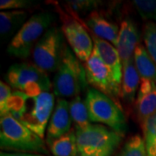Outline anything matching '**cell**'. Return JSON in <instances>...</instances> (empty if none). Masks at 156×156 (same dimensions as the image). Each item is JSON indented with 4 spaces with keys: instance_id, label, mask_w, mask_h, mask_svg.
Segmentation results:
<instances>
[{
    "instance_id": "cell-10",
    "label": "cell",
    "mask_w": 156,
    "mask_h": 156,
    "mask_svg": "<svg viewBox=\"0 0 156 156\" xmlns=\"http://www.w3.org/2000/svg\"><path fill=\"white\" fill-rule=\"evenodd\" d=\"M62 31L76 56L81 62L88 61L94 51V44L83 25L76 19H65Z\"/></svg>"
},
{
    "instance_id": "cell-5",
    "label": "cell",
    "mask_w": 156,
    "mask_h": 156,
    "mask_svg": "<svg viewBox=\"0 0 156 156\" xmlns=\"http://www.w3.org/2000/svg\"><path fill=\"white\" fill-rule=\"evenodd\" d=\"M54 19V15L49 11H42L31 16L11 40L7 48L8 54L22 59L29 57Z\"/></svg>"
},
{
    "instance_id": "cell-29",
    "label": "cell",
    "mask_w": 156,
    "mask_h": 156,
    "mask_svg": "<svg viewBox=\"0 0 156 156\" xmlns=\"http://www.w3.org/2000/svg\"><path fill=\"white\" fill-rule=\"evenodd\" d=\"M0 156H43L38 154H28V153H7L1 152Z\"/></svg>"
},
{
    "instance_id": "cell-18",
    "label": "cell",
    "mask_w": 156,
    "mask_h": 156,
    "mask_svg": "<svg viewBox=\"0 0 156 156\" xmlns=\"http://www.w3.org/2000/svg\"><path fill=\"white\" fill-rule=\"evenodd\" d=\"M134 62L140 79L150 80L156 83V63L144 45L140 44L136 47L134 53Z\"/></svg>"
},
{
    "instance_id": "cell-9",
    "label": "cell",
    "mask_w": 156,
    "mask_h": 156,
    "mask_svg": "<svg viewBox=\"0 0 156 156\" xmlns=\"http://www.w3.org/2000/svg\"><path fill=\"white\" fill-rule=\"evenodd\" d=\"M84 69L88 83L120 104L118 97L121 96V86L116 83L111 71L95 50L89 60L84 62Z\"/></svg>"
},
{
    "instance_id": "cell-12",
    "label": "cell",
    "mask_w": 156,
    "mask_h": 156,
    "mask_svg": "<svg viewBox=\"0 0 156 156\" xmlns=\"http://www.w3.org/2000/svg\"><path fill=\"white\" fill-rule=\"evenodd\" d=\"M140 33L131 18H125L121 23L116 48L122 65L134 57V50L140 44Z\"/></svg>"
},
{
    "instance_id": "cell-16",
    "label": "cell",
    "mask_w": 156,
    "mask_h": 156,
    "mask_svg": "<svg viewBox=\"0 0 156 156\" xmlns=\"http://www.w3.org/2000/svg\"><path fill=\"white\" fill-rule=\"evenodd\" d=\"M140 75L134 57L122 65V79L121 83V97L127 104H132L135 99V93L140 83Z\"/></svg>"
},
{
    "instance_id": "cell-6",
    "label": "cell",
    "mask_w": 156,
    "mask_h": 156,
    "mask_svg": "<svg viewBox=\"0 0 156 156\" xmlns=\"http://www.w3.org/2000/svg\"><path fill=\"white\" fill-rule=\"evenodd\" d=\"M5 79L11 87L29 95L49 92L53 86L48 74L30 62L11 65L6 73Z\"/></svg>"
},
{
    "instance_id": "cell-26",
    "label": "cell",
    "mask_w": 156,
    "mask_h": 156,
    "mask_svg": "<svg viewBox=\"0 0 156 156\" xmlns=\"http://www.w3.org/2000/svg\"><path fill=\"white\" fill-rule=\"evenodd\" d=\"M34 3L30 0H1L0 9L3 10H20L27 9L33 5Z\"/></svg>"
},
{
    "instance_id": "cell-19",
    "label": "cell",
    "mask_w": 156,
    "mask_h": 156,
    "mask_svg": "<svg viewBox=\"0 0 156 156\" xmlns=\"http://www.w3.org/2000/svg\"><path fill=\"white\" fill-rule=\"evenodd\" d=\"M51 154L54 156H79L76 129L55 140L49 144Z\"/></svg>"
},
{
    "instance_id": "cell-21",
    "label": "cell",
    "mask_w": 156,
    "mask_h": 156,
    "mask_svg": "<svg viewBox=\"0 0 156 156\" xmlns=\"http://www.w3.org/2000/svg\"><path fill=\"white\" fill-rule=\"evenodd\" d=\"M116 156H147L144 138L139 134L131 136Z\"/></svg>"
},
{
    "instance_id": "cell-15",
    "label": "cell",
    "mask_w": 156,
    "mask_h": 156,
    "mask_svg": "<svg viewBox=\"0 0 156 156\" xmlns=\"http://www.w3.org/2000/svg\"><path fill=\"white\" fill-rule=\"evenodd\" d=\"M86 25L95 34V37L105 40L113 45H116L119 27L116 23L109 21L98 11L90 12L85 20Z\"/></svg>"
},
{
    "instance_id": "cell-23",
    "label": "cell",
    "mask_w": 156,
    "mask_h": 156,
    "mask_svg": "<svg viewBox=\"0 0 156 156\" xmlns=\"http://www.w3.org/2000/svg\"><path fill=\"white\" fill-rule=\"evenodd\" d=\"M143 40L148 54L156 63V23H147L143 30Z\"/></svg>"
},
{
    "instance_id": "cell-17",
    "label": "cell",
    "mask_w": 156,
    "mask_h": 156,
    "mask_svg": "<svg viewBox=\"0 0 156 156\" xmlns=\"http://www.w3.org/2000/svg\"><path fill=\"white\" fill-rule=\"evenodd\" d=\"M25 11H4L0 12V35L2 40L15 36L28 20Z\"/></svg>"
},
{
    "instance_id": "cell-7",
    "label": "cell",
    "mask_w": 156,
    "mask_h": 156,
    "mask_svg": "<svg viewBox=\"0 0 156 156\" xmlns=\"http://www.w3.org/2000/svg\"><path fill=\"white\" fill-rule=\"evenodd\" d=\"M62 30L52 27L46 30L32 51L34 64L45 73L56 72L64 47Z\"/></svg>"
},
{
    "instance_id": "cell-22",
    "label": "cell",
    "mask_w": 156,
    "mask_h": 156,
    "mask_svg": "<svg viewBox=\"0 0 156 156\" xmlns=\"http://www.w3.org/2000/svg\"><path fill=\"white\" fill-rule=\"evenodd\" d=\"M133 5L141 18L156 23V0H134Z\"/></svg>"
},
{
    "instance_id": "cell-4",
    "label": "cell",
    "mask_w": 156,
    "mask_h": 156,
    "mask_svg": "<svg viewBox=\"0 0 156 156\" xmlns=\"http://www.w3.org/2000/svg\"><path fill=\"white\" fill-rule=\"evenodd\" d=\"M85 103L90 122L102 123L122 136L125 134L127 119L120 104L94 88L87 90Z\"/></svg>"
},
{
    "instance_id": "cell-14",
    "label": "cell",
    "mask_w": 156,
    "mask_h": 156,
    "mask_svg": "<svg viewBox=\"0 0 156 156\" xmlns=\"http://www.w3.org/2000/svg\"><path fill=\"white\" fill-rule=\"evenodd\" d=\"M94 50L111 71L116 83L121 86L122 79V63L116 48L105 40L93 37Z\"/></svg>"
},
{
    "instance_id": "cell-20",
    "label": "cell",
    "mask_w": 156,
    "mask_h": 156,
    "mask_svg": "<svg viewBox=\"0 0 156 156\" xmlns=\"http://www.w3.org/2000/svg\"><path fill=\"white\" fill-rule=\"evenodd\" d=\"M69 111L76 130H83L91 125L85 101L80 95L69 101Z\"/></svg>"
},
{
    "instance_id": "cell-1",
    "label": "cell",
    "mask_w": 156,
    "mask_h": 156,
    "mask_svg": "<svg viewBox=\"0 0 156 156\" xmlns=\"http://www.w3.org/2000/svg\"><path fill=\"white\" fill-rule=\"evenodd\" d=\"M55 96L50 92L29 95L16 90L9 103L10 114L18 122L44 139L45 131L54 111Z\"/></svg>"
},
{
    "instance_id": "cell-8",
    "label": "cell",
    "mask_w": 156,
    "mask_h": 156,
    "mask_svg": "<svg viewBox=\"0 0 156 156\" xmlns=\"http://www.w3.org/2000/svg\"><path fill=\"white\" fill-rule=\"evenodd\" d=\"M79 156H89L104 150H114L122 136L102 125L91 124L83 130H76Z\"/></svg>"
},
{
    "instance_id": "cell-3",
    "label": "cell",
    "mask_w": 156,
    "mask_h": 156,
    "mask_svg": "<svg viewBox=\"0 0 156 156\" xmlns=\"http://www.w3.org/2000/svg\"><path fill=\"white\" fill-rule=\"evenodd\" d=\"M84 65L73 53L70 47L64 44L61 62L53 79L54 95L57 97H76L88 85Z\"/></svg>"
},
{
    "instance_id": "cell-28",
    "label": "cell",
    "mask_w": 156,
    "mask_h": 156,
    "mask_svg": "<svg viewBox=\"0 0 156 156\" xmlns=\"http://www.w3.org/2000/svg\"><path fill=\"white\" fill-rule=\"evenodd\" d=\"M147 156H156V138L146 140Z\"/></svg>"
},
{
    "instance_id": "cell-27",
    "label": "cell",
    "mask_w": 156,
    "mask_h": 156,
    "mask_svg": "<svg viewBox=\"0 0 156 156\" xmlns=\"http://www.w3.org/2000/svg\"><path fill=\"white\" fill-rule=\"evenodd\" d=\"M144 140H149L156 138V113L148 117L141 125Z\"/></svg>"
},
{
    "instance_id": "cell-13",
    "label": "cell",
    "mask_w": 156,
    "mask_h": 156,
    "mask_svg": "<svg viewBox=\"0 0 156 156\" xmlns=\"http://www.w3.org/2000/svg\"><path fill=\"white\" fill-rule=\"evenodd\" d=\"M135 110L140 123L156 113V83L150 80L140 79L139 91L135 99Z\"/></svg>"
},
{
    "instance_id": "cell-2",
    "label": "cell",
    "mask_w": 156,
    "mask_h": 156,
    "mask_svg": "<svg viewBox=\"0 0 156 156\" xmlns=\"http://www.w3.org/2000/svg\"><path fill=\"white\" fill-rule=\"evenodd\" d=\"M44 139L26 128L11 114L1 116L0 147L17 153L48 154Z\"/></svg>"
},
{
    "instance_id": "cell-25",
    "label": "cell",
    "mask_w": 156,
    "mask_h": 156,
    "mask_svg": "<svg viewBox=\"0 0 156 156\" xmlns=\"http://www.w3.org/2000/svg\"><path fill=\"white\" fill-rule=\"evenodd\" d=\"M12 96L11 87L5 82H0V113L1 116L10 114L9 103Z\"/></svg>"
},
{
    "instance_id": "cell-24",
    "label": "cell",
    "mask_w": 156,
    "mask_h": 156,
    "mask_svg": "<svg viewBox=\"0 0 156 156\" xmlns=\"http://www.w3.org/2000/svg\"><path fill=\"white\" fill-rule=\"evenodd\" d=\"M101 5L100 1L95 0H71L66 1L65 5L73 13H86L88 11H95Z\"/></svg>"
},
{
    "instance_id": "cell-30",
    "label": "cell",
    "mask_w": 156,
    "mask_h": 156,
    "mask_svg": "<svg viewBox=\"0 0 156 156\" xmlns=\"http://www.w3.org/2000/svg\"><path fill=\"white\" fill-rule=\"evenodd\" d=\"M113 153H114V150H104L95 153L94 154H91V155L89 156H111Z\"/></svg>"
},
{
    "instance_id": "cell-11",
    "label": "cell",
    "mask_w": 156,
    "mask_h": 156,
    "mask_svg": "<svg viewBox=\"0 0 156 156\" xmlns=\"http://www.w3.org/2000/svg\"><path fill=\"white\" fill-rule=\"evenodd\" d=\"M72 119L69 111V102L65 99H58L51 115L46 130V144L68 134L72 128Z\"/></svg>"
}]
</instances>
